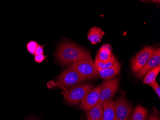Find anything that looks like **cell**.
Returning <instances> with one entry per match:
<instances>
[{
	"label": "cell",
	"mask_w": 160,
	"mask_h": 120,
	"mask_svg": "<svg viewBox=\"0 0 160 120\" xmlns=\"http://www.w3.org/2000/svg\"><path fill=\"white\" fill-rule=\"evenodd\" d=\"M56 57L58 61L63 65L92 59L89 51L69 41L60 44L56 52Z\"/></svg>",
	"instance_id": "6da1fadb"
},
{
	"label": "cell",
	"mask_w": 160,
	"mask_h": 120,
	"mask_svg": "<svg viewBox=\"0 0 160 120\" xmlns=\"http://www.w3.org/2000/svg\"><path fill=\"white\" fill-rule=\"evenodd\" d=\"M93 87V85L83 84L74 86L68 89L64 94V98L68 103L73 105L79 104L85 96Z\"/></svg>",
	"instance_id": "7a4b0ae2"
},
{
	"label": "cell",
	"mask_w": 160,
	"mask_h": 120,
	"mask_svg": "<svg viewBox=\"0 0 160 120\" xmlns=\"http://www.w3.org/2000/svg\"><path fill=\"white\" fill-rule=\"evenodd\" d=\"M70 67L76 70L84 80L97 78L99 75L92 59L78 61L72 64Z\"/></svg>",
	"instance_id": "3957f363"
},
{
	"label": "cell",
	"mask_w": 160,
	"mask_h": 120,
	"mask_svg": "<svg viewBox=\"0 0 160 120\" xmlns=\"http://www.w3.org/2000/svg\"><path fill=\"white\" fill-rule=\"evenodd\" d=\"M82 76L71 67L65 69L57 78L59 86L63 87L74 86L84 81Z\"/></svg>",
	"instance_id": "277c9868"
},
{
	"label": "cell",
	"mask_w": 160,
	"mask_h": 120,
	"mask_svg": "<svg viewBox=\"0 0 160 120\" xmlns=\"http://www.w3.org/2000/svg\"><path fill=\"white\" fill-rule=\"evenodd\" d=\"M154 50L155 48L153 47H146L133 58L131 63V69L133 74H136L147 64L153 55Z\"/></svg>",
	"instance_id": "5b68a950"
},
{
	"label": "cell",
	"mask_w": 160,
	"mask_h": 120,
	"mask_svg": "<svg viewBox=\"0 0 160 120\" xmlns=\"http://www.w3.org/2000/svg\"><path fill=\"white\" fill-rule=\"evenodd\" d=\"M114 109L116 116L115 120H128L132 114L133 106L126 100L125 97L121 96L116 99Z\"/></svg>",
	"instance_id": "8992f818"
},
{
	"label": "cell",
	"mask_w": 160,
	"mask_h": 120,
	"mask_svg": "<svg viewBox=\"0 0 160 120\" xmlns=\"http://www.w3.org/2000/svg\"><path fill=\"white\" fill-rule=\"evenodd\" d=\"M119 82L117 78L107 81L102 85L100 92L98 103L103 104L108 100L111 99L115 96L118 90Z\"/></svg>",
	"instance_id": "52a82bcc"
},
{
	"label": "cell",
	"mask_w": 160,
	"mask_h": 120,
	"mask_svg": "<svg viewBox=\"0 0 160 120\" xmlns=\"http://www.w3.org/2000/svg\"><path fill=\"white\" fill-rule=\"evenodd\" d=\"M102 85L98 86L91 89L82 99L80 107L87 112L92 107L98 103L99 100L100 92L101 89Z\"/></svg>",
	"instance_id": "ba28073f"
},
{
	"label": "cell",
	"mask_w": 160,
	"mask_h": 120,
	"mask_svg": "<svg viewBox=\"0 0 160 120\" xmlns=\"http://www.w3.org/2000/svg\"><path fill=\"white\" fill-rule=\"evenodd\" d=\"M160 65V49H155L153 55L147 64L136 74V76L139 78L142 77L152 69Z\"/></svg>",
	"instance_id": "9c48e42d"
},
{
	"label": "cell",
	"mask_w": 160,
	"mask_h": 120,
	"mask_svg": "<svg viewBox=\"0 0 160 120\" xmlns=\"http://www.w3.org/2000/svg\"><path fill=\"white\" fill-rule=\"evenodd\" d=\"M121 65L116 60L115 64L110 68L108 69H102L96 67L98 73L102 79L108 80L111 79L120 72Z\"/></svg>",
	"instance_id": "30bf717a"
},
{
	"label": "cell",
	"mask_w": 160,
	"mask_h": 120,
	"mask_svg": "<svg viewBox=\"0 0 160 120\" xmlns=\"http://www.w3.org/2000/svg\"><path fill=\"white\" fill-rule=\"evenodd\" d=\"M114 56L111 47L108 44H106L100 48L96 59L102 63H107L110 62Z\"/></svg>",
	"instance_id": "8fae6325"
},
{
	"label": "cell",
	"mask_w": 160,
	"mask_h": 120,
	"mask_svg": "<svg viewBox=\"0 0 160 120\" xmlns=\"http://www.w3.org/2000/svg\"><path fill=\"white\" fill-rule=\"evenodd\" d=\"M115 101L109 99L103 103V114L102 120H115Z\"/></svg>",
	"instance_id": "7c38bea8"
},
{
	"label": "cell",
	"mask_w": 160,
	"mask_h": 120,
	"mask_svg": "<svg viewBox=\"0 0 160 120\" xmlns=\"http://www.w3.org/2000/svg\"><path fill=\"white\" fill-rule=\"evenodd\" d=\"M103 114V104L98 103L86 112V120H102Z\"/></svg>",
	"instance_id": "4fadbf2b"
},
{
	"label": "cell",
	"mask_w": 160,
	"mask_h": 120,
	"mask_svg": "<svg viewBox=\"0 0 160 120\" xmlns=\"http://www.w3.org/2000/svg\"><path fill=\"white\" fill-rule=\"evenodd\" d=\"M105 35L104 31L100 28L94 27L89 30L87 38L92 44H97L100 42Z\"/></svg>",
	"instance_id": "5bb4252c"
},
{
	"label": "cell",
	"mask_w": 160,
	"mask_h": 120,
	"mask_svg": "<svg viewBox=\"0 0 160 120\" xmlns=\"http://www.w3.org/2000/svg\"><path fill=\"white\" fill-rule=\"evenodd\" d=\"M148 112L147 109L142 106H137L128 120H147Z\"/></svg>",
	"instance_id": "9a60e30c"
},
{
	"label": "cell",
	"mask_w": 160,
	"mask_h": 120,
	"mask_svg": "<svg viewBox=\"0 0 160 120\" xmlns=\"http://www.w3.org/2000/svg\"><path fill=\"white\" fill-rule=\"evenodd\" d=\"M160 71V65L152 69L145 76L143 79V83L145 84L150 85L156 81L157 77Z\"/></svg>",
	"instance_id": "2e32d148"
},
{
	"label": "cell",
	"mask_w": 160,
	"mask_h": 120,
	"mask_svg": "<svg viewBox=\"0 0 160 120\" xmlns=\"http://www.w3.org/2000/svg\"><path fill=\"white\" fill-rule=\"evenodd\" d=\"M116 60V58H115V56H114L111 61L108 62V63H102V62H99V61L96 59V60H95L93 63H94V65H95L96 67H98L100 68V69H106L111 67L114 65V64H115Z\"/></svg>",
	"instance_id": "e0dca14e"
},
{
	"label": "cell",
	"mask_w": 160,
	"mask_h": 120,
	"mask_svg": "<svg viewBox=\"0 0 160 120\" xmlns=\"http://www.w3.org/2000/svg\"><path fill=\"white\" fill-rule=\"evenodd\" d=\"M38 45V44L37 42H36L34 40H31L27 44V50L30 54H32V55H35V51Z\"/></svg>",
	"instance_id": "ac0fdd59"
},
{
	"label": "cell",
	"mask_w": 160,
	"mask_h": 120,
	"mask_svg": "<svg viewBox=\"0 0 160 120\" xmlns=\"http://www.w3.org/2000/svg\"><path fill=\"white\" fill-rule=\"evenodd\" d=\"M151 87L153 88V90L155 91L156 93L158 95V97H160V87L157 82L156 81H154L153 83L150 84Z\"/></svg>",
	"instance_id": "d6986e66"
},
{
	"label": "cell",
	"mask_w": 160,
	"mask_h": 120,
	"mask_svg": "<svg viewBox=\"0 0 160 120\" xmlns=\"http://www.w3.org/2000/svg\"><path fill=\"white\" fill-rule=\"evenodd\" d=\"M34 59H35V61L37 63H41L44 61L45 59V57L43 55H35Z\"/></svg>",
	"instance_id": "ffe728a7"
},
{
	"label": "cell",
	"mask_w": 160,
	"mask_h": 120,
	"mask_svg": "<svg viewBox=\"0 0 160 120\" xmlns=\"http://www.w3.org/2000/svg\"><path fill=\"white\" fill-rule=\"evenodd\" d=\"M43 52H44V50H43V47L38 45L36 51H35V55H43Z\"/></svg>",
	"instance_id": "44dd1931"
},
{
	"label": "cell",
	"mask_w": 160,
	"mask_h": 120,
	"mask_svg": "<svg viewBox=\"0 0 160 120\" xmlns=\"http://www.w3.org/2000/svg\"><path fill=\"white\" fill-rule=\"evenodd\" d=\"M148 120H160V117L155 114H152L150 116Z\"/></svg>",
	"instance_id": "7402d4cb"
},
{
	"label": "cell",
	"mask_w": 160,
	"mask_h": 120,
	"mask_svg": "<svg viewBox=\"0 0 160 120\" xmlns=\"http://www.w3.org/2000/svg\"></svg>",
	"instance_id": "603a6c76"
}]
</instances>
